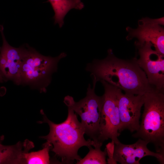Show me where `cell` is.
<instances>
[{
	"instance_id": "5bb4252c",
	"label": "cell",
	"mask_w": 164,
	"mask_h": 164,
	"mask_svg": "<svg viewBox=\"0 0 164 164\" xmlns=\"http://www.w3.org/2000/svg\"><path fill=\"white\" fill-rule=\"evenodd\" d=\"M52 145L47 142L43 145V148L36 152L24 154L25 164H48L50 163L49 152Z\"/></svg>"
},
{
	"instance_id": "2e32d148",
	"label": "cell",
	"mask_w": 164,
	"mask_h": 164,
	"mask_svg": "<svg viewBox=\"0 0 164 164\" xmlns=\"http://www.w3.org/2000/svg\"><path fill=\"white\" fill-rule=\"evenodd\" d=\"M115 144L113 141L109 142L106 145L107 155L108 158L107 159V163L108 164H117V162L114 158V153Z\"/></svg>"
},
{
	"instance_id": "e0dca14e",
	"label": "cell",
	"mask_w": 164,
	"mask_h": 164,
	"mask_svg": "<svg viewBox=\"0 0 164 164\" xmlns=\"http://www.w3.org/2000/svg\"><path fill=\"white\" fill-rule=\"evenodd\" d=\"M5 80L2 76V73L0 72V83H3L4 82H5Z\"/></svg>"
},
{
	"instance_id": "5b68a950",
	"label": "cell",
	"mask_w": 164,
	"mask_h": 164,
	"mask_svg": "<svg viewBox=\"0 0 164 164\" xmlns=\"http://www.w3.org/2000/svg\"><path fill=\"white\" fill-rule=\"evenodd\" d=\"M93 87L89 84L86 96L78 102H75L71 96L67 95L64 98V102L68 108L72 109L80 117L85 134L90 137L96 145L98 144L100 134V122L101 114L103 103L104 97L97 95L95 92L96 83V79L92 77ZM95 147V146H94Z\"/></svg>"
},
{
	"instance_id": "3957f363",
	"label": "cell",
	"mask_w": 164,
	"mask_h": 164,
	"mask_svg": "<svg viewBox=\"0 0 164 164\" xmlns=\"http://www.w3.org/2000/svg\"><path fill=\"white\" fill-rule=\"evenodd\" d=\"M144 109L138 130L132 136L152 143L164 155V92L153 89L144 95Z\"/></svg>"
},
{
	"instance_id": "9a60e30c",
	"label": "cell",
	"mask_w": 164,
	"mask_h": 164,
	"mask_svg": "<svg viewBox=\"0 0 164 164\" xmlns=\"http://www.w3.org/2000/svg\"><path fill=\"white\" fill-rule=\"evenodd\" d=\"M93 148L92 146L88 148L89 151L87 154L80 161H77V164H106V156L107 155L106 148L104 151L101 149V147L96 146Z\"/></svg>"
},
{
	"instance_id": "277c9868",
	"label": "cell",
	"mask_w": 164,
	"mask_h": 164,
	"mask_svg": "<svg viewBox=\"0 0 164 164\" xmlns=\"http://www.w3.org/2000/svg\"><path fill=\"white\" fill-rule=\"evenodd\" d=\"M26 46L21 70L20 84L28 85L40 92H46L52 75L57 70L59 62L67 54L63 52L55 57L46 56Z\"/></svg>"
},
{
	"instance_id": "ffe728a7",
	"label": "cell",
	"mask_w": 164,
	"mask_h": 164,
	"mask_svg": "<svg viewBox=\"0 0 164 164\" xmlns=\"http://www.w3.org/2000/svg\"></svg>"
},
{
	"instance_id": "4fadbf2b",
	"label": "cell",
	"mask_w": 164,
	"mask_h": 164,
	"mask_svg": "<svg viewBox=\"0 0 164 164\" xmlns=\"http://www.w3.org/2000/svg\"><path fill=\"white\" fill-rule=\"evenodd\" d=\"M54 12L53 18L55 24L61 27L66 15L71 9L81 10L84 7L81 0H48Z\"/></svg>"
},
{
	"instance_id": "8fae6325",
	"label": "cell",
	"mask_w": 164,
	"mask_h": 164,
	"mask_svg": "<svg viewBox=\"0 0 164 164\" xmlns=\"http://www.w3.org/2000/svg\"><path fill=\"white\" fill-rule=\"evenodd\" d=\"M148 142L139 138L135 143L125 145L120 142L115 144L114 158L121 164H139L143 157H154L161 164H164V155L149 150L147 147Z\"/></svg>"
},
{
	"instance_id": "52a82bcc",
	"label": "cell",
	"mask_w": 164,
	"mask_h": 164,
	"mask_svg": "<svg viewBox=\"0 0 164 164\" xmlns=\"http://www.w3.org/2000/svg\"><path fill=\"white\" fill-rule=\"evenodd\" d=\"M152 46L149 43L137 46L139 57L136 58V62L152 87L164 92V55L153 50Z\"/></svg>"
},
{
	"instance_id": "8992f818",
	"label": "cell",
	"mask_w": 164,
	"mask_h": 164,
	"mask_svg": "<svg viewBox=\"0 0 164 164\" xmlns=\"http://www.w3.org/2000/svg\"><path fill=\"white\" fill-rule=\"evenodd\" d=\"M104 88L103 103L100 122V134L98 144L109 138L115 144L120 142L118 139L120 119L118 105V95L121 90L104 80L100 81Z\"/></svg>"
},
{
	"instance_id": "9c48e42d",
	"label": "cell",
	"mask_w": 164,
	"mask_h": 164,
	"mask_svg": "<svg viewBox=\"0 0 164 164\" xmlns=\"http://www.w3.org/2000/svg\"><path fill=\"white\" fill-rule=\"evenodd\" d=\"M3 41L0 48V72L6 81L12 80L16 84H21V73L27 46L15 48L8 43L3 33V27L0 25Z\"/></svg>"
},
{
	"instance_id": "6da1fadb",
	"label": "cell",
	"mask_w": 164,
	"mask_h": 164,
	"mask_svg": "<svg viewBox=\"0 0 164 164\" xmlns=\"http://www.w3.org/2000/svg\"><path fill=\"white\" fill-rule=\"evenodd\" d=\"M86 70L97 81L104 80L125 93L143 95L154 89L149 84L136 58L131 60L117 58L109 49L104 59L95 60L87 64Z\"/></svg>"
},
{
	"instance_id": "ba28073f",
	"label": "cell",
	"mask_w": 164,
	"mask_h": 164,
	"mask_svg": "<svg viewBox=\"0 0 164 164\" xmlns=\"http://www.w3.org/2000/svg\"><path fill=\"white\" fill-rule=\"evenodd\" d=\"M138 24L136 29L126 28L128 32L127 39L137 38L138 40L135 43L136 46L145 43H151L156 51L164 55V29L161 26L164 25V17L155 19L143 18L138 21Z\"/></svg>"
},
{
	"instance_id": "7c38bea8",
	"label": "cell",
	"mask_w": 164,
	"mask_h": 164,
	"mask_svg": "<svg viewBox=\"0 0 164 164\" xmlns=\"http://www.w3.org/2000/svg\"><path fill=\"white\" fill-rule=\"evenodd\" d=\"M30 142H19L12 145H5L0 142V164H25L24 154L33 147V144L23 149Z\"/></svg>"
},
{
	"instance_id": "30bf717a",
	"label": "cell",
	"mask_w": 164,
	"mask_h": 164,
	"mask_svg": "<svg viewBox=\"0 0 164 164\" xmlns=\"http://www.w3.org/2000/svg\"><path fill=\"white\" fill-rule=\"evenodd\" d=\"M144 103V95L123 94L120 90L118 95V105L120 119L118 131L125 129L132 133L137 131L140 126L141 110Z\"/></svg>"
},
{
	"instance_id": "d6986e66",
	"label": "cell",
	"mask_w": 164,
	"mask_h": 164,
	"mask_svg": "<svg viewBox=\"0 0 164 164\" xmlns=\"http://www.w3.org/2000/svg\"><path fill=\"white\" fill-rule=\"evenodd\" d=\"M4 138V136L3 135L1 136L0 138V142H2Z\"/></svg>"
},
{
	"instance_id": "7a4b0ae2",
	"label": "cell",
	"mask_w": 164,
	"mask_h": 164,
	"mask_svg": "<svg viewBox=\"0 0 164 164\" xmlns=\"http://www.w3.org/2000/svg\"><path fill=\"white\" fill-rule=\"evenodd\" d=\"M68 108L67 118L61 123H53L43 114L42 123H47L50 131L48 135L40 137L53 146L51 150L61 159L63 162L69 164L75 160L77 161L82 159L78 154L80 148L83 146L88 148L92 146L94 147L95 144L90 138L87 140L85 139V130L77 119V115L72 109Z\"/></svg>"
},
{
	"instance_id": "ac0fdd59",
	"label": "cell",
	"mask_w": 164,
	"mask_h": 164,
	"mask_svg": "<svg viewBox=\"0 0 164 164\" xmlns=\"http://www.w3.org/2000/svg\"><path fill=\"white\" fill-rule=\"evenodd\" d=\"M3 87L0 88V96H2L4 94V90H3Z\"/></svg>"
}]
</instances>
